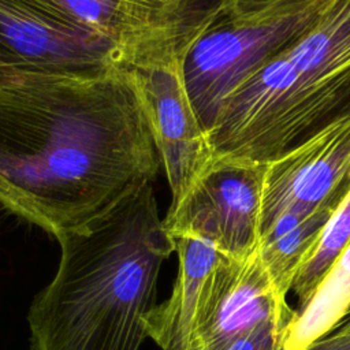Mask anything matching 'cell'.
<instances>
[{
    "instance_id": "6da1fadb",
    "label": "cell",
    "mask_w": 350,
    "mask_h": 350,
    "mask_svg": "<svg viewBox=\"0 0 350 350\" xmlns=\"http://www.w3.org/2000/svg\"><path fill=\"white\" fill-rule=\"evenodd\" d=\"M160 159L129 67L0 68V205L55 238L142 182Z\"/></svg>"
},
{
    "instance_id": "7a4b0ae2",
    "label": "cell",
    "mask_w": 350,
    "mask_h": 350,
    "mask_svg": "<svg viewBox=\"0 0 350 350\" xmlns=\"http://www.w3.org/2000/svg\"><path fill=\"white\" fill-rule=\"evenodd\" d=\"M56 239L57 269L27 312L30 349L139 350L161 265L175 252L152 182Z\"/></svg>"
},
{
    "instance_id": "3957f363",
    "label": "cell",
    "mask_w": 350,
    "mask_h": 350,
    "mask_svg": "<svg viewBox=\"0 0 350 350\" xmlns=\"http://www.w3.org/2000/svg\"><path fill=\"white\" fill-rule=\"evenodd\" d=\"M350 66V0H335L301 41L243 81L206 138L213 159L271 163L283 156L325 86Z\"/></svg>"
},
{
    "instance_id": "277c9868",
    "label": "cell",
    "mask_w": 350,
    "mask_h": 350,
    "mask_svg": "<svg viewBox=\"0 0 350 350\" xmlns=\"http://www.w3.org/2000/svg\"><path fill=\"white\" fill-rule=\"evenodd\" d=\"M335 0H282L239 15L228 4L179 59L182 82L208 135L223 101L250 75L309 34Z\"/></svg>"
},
{
    "instance_id": "5b68a950",
    "label": "cell",
    "mask_w": 350,
    "mask_h": 350,
    "mask_svg": "<svg viewBox=\"0 0 350 350\" xmlns=\"http://www.w3.org/2000/svg\"><path fill=\"white\" fill-rule=\"evenodd\" d=\"M118 46L129 67L178 62L231 0H31Z\"/></svg>"
},
{
    "instance_id": "8992f818",
    "label": "cell",
    "mask_w": 350,
    "mask_h": 350,
    "mask_svg": "<svg viewBox=\"0 0 350 350\" xmlns=\"http://www.w3.org/2000/svg\"><path fill=\"white\" fill-rule=\"evenodd\" d=\"M265 163L212 159L189 191L170 209L163 227L174 239L198 238L230 258L258 249Z\"/></svg>"
},
{
    "instance_id": "52a82bcc",
    "label": "cell",
    "mask_w": 350,
    "mask_h": 350,
    "mask_svg": "<svg viewBox=\"0 0 350 350\" xmlns=\"http://www.w3.org/2000/svg\"><path fill=\"white\" fill-rule=\"evenodd\" d=\"M129 67L109 41L67 25L31 0H0V68L96 74Z\"/></svg>"
},
{
    "instance_id": "ba28073f",
    "label": "cell",
    "mask_w": 350,
    "mask_h": 350,
    "mask_svg": "<svg viewBox=\"0 0 350 350\" xmlns=\"http://www.w3.org/2000/svg\"><path fill=\"white\" fill-rule=\"evenodd\" d=\"M350 175V116L267 163L260 239L313 213Z\"/></svg>"
},
{
    "instance_id": "9c48e42d",
    "label": "cell",
    "mask_w": 350,
    "mask_h": 350,
    "mask_svg": "<svg viewBox=\"0 0 350 350\" xmlns=\"http://www.w3.org/2000/svg\"><path fill=\"white\" fill-rule=\"evenodd\" d=\"M129 71L168 179L171 205H175L211 164L212 149L186 94L179 60L129 67Z\"/></svg>"
},
{
    "instance_id": "30bf717a",
    "label": "cell",
    "mask_w": 350,
    "mask_h": 350,
    "mask_svg": "<svg viewBox=\"0 0 350 350\" xmlns=\"http://www.w3.org/2000/svg\"><path fill=\"white\" fill-rule=\"evenodd\" d=\"M260 258L258 249L235 260L223 256L208 276L189 350H224L273 317H291Z\"/></svg>"
},
{
    "instance_id": "8fae6325",
    "label": "cell",
    "mask_w": 350,
    "mask_h": 350,
    "mask_svg": "<svg viewBox=\"0 0 350 350\" xmlns=\"http://www.w3.org/2000/svg\"><path fill=\"white\" fill-rule=\"evenodd\" d=\"M178 275L168 299L154 305L144 317L146 338L161 350H189L205 282L224 256L198 238H174Z\"/></svg>"
},
{
    "instance_id": "7c38bea8",
    "label": "cell",
    "mask_w": 350,
    "mask_h": 350,
    "mask_svg": "<svg viewBox=\"0 0 350 350\" xmlns=\"http://www.w3.org/2000/svg\"><path fill=\"white\" fill-rule=\"evenodd\" d=\"M350 191V175L308 217L260 239L258 254L278 293L286 301L297 271L317 242L323 228Z\"/></svg>"
},
{
    "instance_id": "4fadbf2b",
    "label": "cell",
    "mask_w": 350,
    "mask_h": 350,
    "mask_svg": "<svg viewBox=\"0 0 350 350\" xmlns=\"http://www.w3.org/2000/svg\"><path fill=\"white\" fill-rule=\"evenodd\" d=\"M350 309V243L324 278L309 304L286 324L284 350H305L331 331Z\"/></svg>"
},
{
    "instance_id": "5bb4252c",
    "label": "cell",
    "mask_w": 350,
    "mask_h": 350,
    "mask_svg": "<svg viewBox=\"0 0 350 350\" xmlns=\"http://www.w3.org/2000/svg\"><path fill=\"white\" fill-rule=\"evenodd\" d=\"M350 243V191L323 228L317 242L297 271L291 290L302 310Z\"/></svg>"
},
{
    "instance_id": "9a60e30c",
    "label": "cell",
    "mask_w": 350,
    "mask_h": 350,
    "mask_svg": "<svg viewBox=\"0 0 350 350\" xmlns=\"http://www.w3.org/2000/svg\"><path fill=\"white\" fill-rule=\"evenodd\" d=\"M347 116H350V66L332 79L320 93L288 150L301 145L329 124Z\"/></svg>"
},
{
    "instance_id": "2e32d148",
    "label": "cell",
    "mask_w": 350,
    "mask_h": 350,
    "mask_svg": "<svg viewBox=\"0 0 350 350\" xmlns=\"http://www.w3.org/2000/svg\"><path fill=\"white\" fill-rule=\"evenodd\" d=\"M291 317H273L230 343L224 350H283L286 324Z\"/></svg>"
},
{
    "instance_id": "e0dca14e",
    "label": "cell",
    "mask_w": 350,
    "mask_h": 350,
    "mask_svg": "<svg viewBox=\"0 0 350 350\" xmlns=\"http://www.w3.org/2000/svg\"><path fill=\"white\" fill-rule=\"evenodd\" d=\"M305 350H350V323L336 324L331 331L309 343Z\"/></svg>"
},
{
    "instance_id": "ac0fdd59",
    "label": "cell",
    "mask_w": 350,
    "mask_h": 350,
    "mask_svg": "<svg viewBox=\"0 0 350 350\" xmlns=\"http://www.w3.org/2000/svg\"><path fill=\"white\" fill-rule=\"evenodd\" d=\"M279 1L282 0H231V7L239 15H250Z\"/></svg>"
},
{
    "instance_id": "d6986e66",
    "label": "cell",
    "mask_w": 350,
    "mask_h": 350,
    "mask_svg": "<svg viewBox=\"0 0 350 350\" xmlns=\"http://www.w3.org/2000/svg\"><path fill=\"white\" fill-rule=\"evenodd\" d=\"M345 323H350V309L347 310V313L345 314V317H343L338 324H345Z\"/></svg>"
},
{
    "instance_id": "ffe728a7",
    "label": "cell",
    "mask_w": 350,
    "mask_h": 350,
    "mask_svg": "<svg viewBox=\"0 0 350 350\" xmlns=\"http://www.w3.org/2000/svg\"><path fill=\"white\" fill-rule=\"evenodd\" d=\"M283 350H284V349H283Z\"/></svg>"
}]
</instances>
